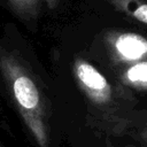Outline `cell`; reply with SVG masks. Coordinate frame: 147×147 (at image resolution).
<instances>
[{
	"label": "cell",
	"mask_w": 147,
	"mask_h": 147,
	"mask_svg": "<svg viewBox=\"0 0 147 147\" xmlns=\"http://www.w3.org/2000/svg\"><path fill=\"white\" fill-rule=\"evenodd\" d=\"M72 75L85 99L90 126L108 138L126 137L138 96L84 57L74 60Z\"/></svg>",
	"instance_id": "cell-1"
},
{
	"label": "cell",
	"mask_w": 147,
	"mask_h": 147,
	"mask_svg": "<svg viewBox=\"0 0 147 147\" xmlns=\"http://www.w3.org/2000/svg\"><path fill=\"white\" fill-rule=\"evenodd\" d=\"M0 71L9 95L38 147L49 146V110L46 96L28 63L0 47Z\"/></svg>",
	"instance_id": "cell-2"
},
{
	"label": "cell",
	"mask_w": 147,
	"mask_h": 147,
	"mask_svg": "<svg viewBox=\"0 0 147 147\" xmlns=\"http://www.w3.org/2000/svg\"><path fill=\"white\" fill-rule=\"evenodd\" d=\"M109 70L147 62V34L129 30H109L102 37Z\"/></svg>",
	"instance_id": "cell-3"
},
{
	"label": "cell",
	"mask_w": 147,
	"mask_h": 147,
	"mask_svg": "<svg viewBox=\"0 0 147 147\" xmlns=\"http://www.w3.org/2000/svg\"><path fill=\"white\" fill-rule=\"evenodd\" d=\"M111 79L134 95L147 94V62L110 70Z\"/></svg>",
	"instance_id": "cell-4"
},
{
	"label": "cell",
	"mask_w": 147,
	"mask_h": 147,
	"mask_svg": "<svg viewBox=\"0 0 147 147\" xmlns=\"http://www.w3.org/2000/svg\"><path fill=\"white\" fill-rule=\"evenodd\" d=\"M116 13L147 28V0H105Z\"/></svg>",
	"instance_id": "cell-5"
},
{
	"label": "cell",
	"mask_w": 147,
	"mask_h": 147,
	"mask_svg": "<svg viewBox=\"0 0 147 147\" xmlns=\"http://www.w3.org/2000/svg\"><path fill=\"white\" fill-rule=\"evenodd\" d=\"M139 144L147 145V108H137L132 116L129 134Z\"/></svg>",
	"instance_id": "cell-6"
},
{
	"label": "cell",
	"mask_w": 147,
	"mask_h": 147,
	"mask_svg": "<svg viewBox=\"0 0 147 147\" xmlns=\"http://www.w3.org/2000/svg\"><path fill=\"white\" fill-rule=\"evenodd\" d=\"M10 9L22 20H34L40 9V0H7Z\"/></svg>",
	"instance_id": "cell-7"
},
{
	"label": "cell",
	"mask_w": 147,
	"mask_h": 147,
	"mask_svg": "<svg viewBox=\"0 0 147 147\" xmlns=\"http://www.w3.org/2000/svg\"><path fill=\"white\" fill-rule=\"evenodd\" d=\"M60 1H61V0H45L47 7H48L49 9H55V8L59 6Z\"/></svg>",
	"instance_id": "cell-8"
},
{
	"label": "cell",
	"mask_w": 147,
	"mask_h": 147,
	"mask_svg": "<svg viewBox=\"0 0 147 147\" xmlns=\"http://www.w3.org/2000/svg\"><path fill=\"white\" fill-rule=\"evenodd\" d=\"M126 147H147V145H145V144H140L139 146H137V145H129Z\"/></svg>",
	"instance_id": "cell-9"
},
{
	"label": "cell",
	"mask_w": 147,
	"mask_h": 147,
	"mask_svg": "<svg viewBox=\"0 0 147 147\" xmlns=\"http://www.w3.org/2000/svg\"><path fill=\"white\" fill-rule=\"evenodd\" d=\"M0 147H1V146H0Z\"/></svg>",
	"instance_id": "cell-10"
}]
</instances>
